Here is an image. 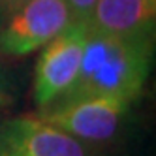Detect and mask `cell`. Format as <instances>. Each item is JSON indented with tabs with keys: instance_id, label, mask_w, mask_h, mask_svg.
<instances>
[{
	"instance_id": "ba28073f",
	"label": "cell",
	"mask_w": 156,
	"mask_h": 156,
	"mask_svg": "<svg viewBox=\"0 0 156 156\" xmlns=\"http://www.w3.org/2000/svg\"><path fill=\"white\" fill-rule=\"evenodd\" d=\"M8 102H9V87L2 68H0V104H8Z\"/></svg>"
},
{
	"instance_id": "9c48e42d",
	"label": "cell",
	"mask_w": 156,
	"mask_h": 156,
	"mask_svg": "<svg viewBox=\"0 0 156 156\" xmlns=\"http://www.w3.org/2000/svg\"><path fill=\"white\" fill-rule=\"evenodd\" d=\"M27 2V0H0V17H2L4 13H8L9 9H13L15 6Z\"/></svg>"
},
{
	"instance_id": "5b68a950",
	"label": "cell",
	"mask_w": 156,
	"mask_h": 156,
	"mask_svg": "<svg viewBox=\"0 0 156 156\" xmlns=\"http://www.w3.org/2000/svg\"><path fill=\"white\" fill-rule=\"evenodd\" d=\"M0 156H94V149L40 115H21L0 124Z\"/></svg>"
},
{
	"instance_id": "3957f363",
	"label": "cell",
	"mask_w": 156,
	"mask_h": 156,
	"mask_svg": "<svg viewBox=\"0 0 156 156\" xmlns=\"http://www.w3.org/2000/svg\"><path fill=\"white\" fill-rule=\"evenodd\" d=\"M72 23L66 0H27L0 17V53L27 57Z\"/></svg>"
},
{
	"instance_id": "7a4b0ae2",
	"label": "cell",
	"mask_w": 156,
	"mask_h": 156,
	"mask_svg": "<svg viewBox=\"0 0 156 156\" xmlns=\"http://www.w3.org/2000/svg\"><path fill=\"white\" fill-rule=\"evenodd\" d=\"M130 105L115 96H83L53 104L41 109L40 117L87 147L98 149L117 137Z\"/></svg>"
},
{
	"instance_id": "52a82bcc",
	"label": "cell",
	"mask_w": 156,
	"mask_h": 156,
	"mask_svg": "<svg viewBox=\"0 0 156 156\" xmlns=\"http://www.w3.org/2000/svg\"><path fill=\"white\" fill-rule=\"evenodd\" d=\"M98 0H66L72 13V23H87L90 21V15L94 12Z\"/></svg>"
},
{
	"instance_id": "8992f818",
	"label": "cell",
	"mask_w": 156,
	"mask_h": 156,
	"mask_svg": "<svg viewBox=\"0 0 156 156\" xmlns=\"http://www.w3.org/2000/svg\"><path fill=\"white\" fill-rule=\"evenodd\" d=\"M156 0H98L88 27L113 36H154Z\"/></svg>"
},
{
	"instance_id": "6da1fadb",
	"label": "cell",
	"mask_w": 156,
	"mask_h": 156,
	"mask_svg": "<svg viewBox=\"0 0 156 156\" xmlns=\"http://www.w3.org/2000/svg\"><path fill=\"white\" fill-rule=\"evenodd\" d=\"M152 36L124 38L88 27L75 81L55 104L83 96H115L133 104L151 73Z\"/></svg>"
},
{
	"instance_id": "277c9868",
	"label": "cell",
	"mask_w": 156,
	"mask_h": 156,
	"mask_svg": "<svg viewBox=\"0 0 156 156\" xmlns=\"http://www.w3.org/2000/svg\"><path fill=\"white\" fill-rule=\"evenodd\" d=\"M87 30V23H70L41 47L34 73V102L40 109L53 105L75 81Z\"/></svg>"
}]
</instances>
